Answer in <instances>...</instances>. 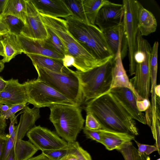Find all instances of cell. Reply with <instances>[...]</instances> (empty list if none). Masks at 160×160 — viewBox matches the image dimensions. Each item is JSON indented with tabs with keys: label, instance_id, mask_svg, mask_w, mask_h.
<instances>
[{
	"label": "cell",
	"instance_id": "b9f144b4",
	"mask_svg": "<svg viewBox=\"0 0 160 160\" xmlns=\"http://www.w3.org/2000/svg\"><path fill=\"white\" fill-rule=\"evenodd\" d=\"M14 140L10 136L9 138L6 149L1 160H7L10 152L13 148Z\"/></svg>",
	"mask_w": 160,
	"mask_h": 160
},
{
	"label": "cell",
	"instance_id": "d4e9b609",
	"mask_svg": "<svg viewBox=\"0 0 160 160\" xmlns=\"http://www.w3.org/2000/svg\"><path fill=\"white\" fill-rule=\"evenodd\" d=\"M13 149L16 160H28L38 150L30 142L15 140Z\"/></svg>",
	"mask_w": 160,
	"mask_h": 160
},
{
	"label": "cell",
	"instance_id": "f5cc1de1",
	"mask_svg": "<svg viewBox=\"0 0 160 160\" xmlns=\"http://www.w3.org/2000/svg\"><path fill=\"white\" fill-rule=\"evenodd\" d=\"M155 93L156 96L160 97V86L159 84L157 85L155 90Z\"/></svg>",
	"mask_w": 160,
	"mask_h": 160
},
{
	"label": "cell",
	"instance_id": "c3c4849f",
	"mask_svg": "<svg viewBox=\"0 0 160 160\" xmlns=\"http://www.w3.org/2000/svg\"><path fill=\"white\" fill-rule=\"evenodd\" d=\"M7 84V80H4L0 76V92H2L5 88Z\"/></svg>",
	"mask_w": 160,
	"mask_h": 160
},
{
	"label": "cell",
	"instance_id": "d6986e66",
	"mask_svg": "<svg viewBox=\"0 0 160 160\" xmlns=\"http://www.w3.org/2000/svg\"><path fill=\"white\" fill-rule=\"evenodd\" d=\"M101 143L109 151L118 149L124 144L135 140L134 136L128 133L103 128L100 129Z\"/></svg>",
	"mask_w": 160,
	"mask_h": 160
},
{
	"label": "cell",
	"instance_id": "f907efd6",
	"mask_svg": "<svg viewBox=\"0 0 160 160\" xmlns=\"http://www.w3.org/2000/svg\"><path fill=\"white\" fill-rule=\"evenodd\" d=\"M11 106L5 104H0V111L1 112H6Z\"/></svg>",
	"mask_w": 160,
	"mask_h": 160
},
{
	"label": "cell",
	"instance_id": "d6a6232c",
	"mask_svg": "<svg viewBox=\"0 0 160 160\" xmlns=\"http://www.w3.org/2000/svg\"><path fill=\"white\" fill-rule=\"evenodd\" d=\"M42 153L51 160H62L69 152L67 147L52 150L42 151Z\"/></svg>",
	"mask_w": 160,
	"mask_h": 160
},
{
	"label": "cell",
	"instance_id": "7402d4cb",
	"mask_svg": "<svg viewBox=\"0 0 160 160\" xmlns=\"http://www.w3.org/2000/svg\"><path fill=\"white\" fill-rule=\"evenodd\" d=\"M138 27L141 35L147 36L156 31L157 23L153 14L140 4L138 12Z\"/></svg>",
	"mask_w": 160,
	"mask_h": 160
},
{
	"label": "cell",
	"instance_id": "9a60e30c",
	"mask_svg": "<svg viewBox=\"0 0 160 160\" xmlns=\"http://www.w3.org/2000/svg\"><path fill=\"white\" fill-rule=\"evenodd\" d=\"M104 33L108 43L115 55L121 49L122 59L128 51L127 43L124 33L123 21L118 24L106 27L101 29Z\"/></svg>",
	"mask_w": 160,
	"mask_h": 160
},
{
	"label": "cell",
	"instance_id": "44dd1931",
	"mask_svg": "<svg viewBox=\"0 0 160 160\" xmlns=\"http://www.w3.org/2000/svg\"><path fill=\"white\" fill-rule=\"evenodd\" d=\"M26 54L31 59L34 66H37L52 72L63 74H68L73 71L63 65L62 59L37 54Z\"/></svg>",
	"mask_w": 160,
	"mask_h": 160
},
{
	"label": "cell",
	"instance_id": "4316f807",
	"mask_svg": "<svg viewBox=\"0 0 160 160\" xmlns=\"http://www.w3.org/2000/svg\"><path fill=\"white\" fill-rule=\"evenodd\" d=\"M84 12L89 24L94 25L101 8L111 2L107 0H83Z\"/></svg>",
	"mask_w": 160,
	"mask_h": 160
},
{
	"label": "cell",
	"instance_id": "e0dca14e",
	"mask_svg": "<svg viewBox=\"0 0 160 160\" xmlns=\"http://www.w3.org/2000/svg\"><path fill=\"white\" fill-rule=\"evenodd\" d=\"M40 14L64 18L72 15L64 0H31Z\"/></svg>",
	"mask_w": 160,
	"mask_h": 160
},
{
	"label": "cell",
	"instance_id": "db71d44e",
	"mask_svg": "<svg viewBox=\"0 0 160 160\" xmlns=\"http://www.w3.org/2000/svg\"><path fill=\"white\" fill-rule=\"evenodd\" d=\"M0 56L3 57L4 56L3 48L1 42H0Z\"/></svg>",
	"mask_w": 160,
	"mask_h": 160
},
{
	"label": "cell",
	"instance_id": "8d00e7d4",
	"mask_svg": "<svg viewBox=\"0 0 160 160\" xmlns=\"http://www.w3.org/2000/svg\"><path fill=\"white\" fill-rule=\"evenodd\" d=\"M160 120L156 118L154 126L151 127L154 139L156 141L155 146L158 149V151L160 154Z\"/></svg>",
	"mask_w": 160,
	"mask_h": 160
},
{
	"label": "cell",
	"instance_id": "9c48e42d",
	"mask_svg": "<svg viewBox=\"0 0 160 160\" xmlns=\"http://www.w3.org/2000/svg\"><path fill=\"white\" fill-rule=\"evenodd\" d=\"M141 3L136 0H124L123 19L124 33L126 39L128 52L129 72L134 75L135 64L134 56L136 36L138 31V12Z\"/></svg>",
	"mask_w": 160,
	"mask_h": 160
},
{
	"label": "cell",
	"instance_id": "cb8c5ba5",
	"mask_svg": "<svg viewBox=\"0 0 160 160\" xmlns=\"http://www.w3.org/2000/svg\"><path fill=\"white\" fill-rule=\"evenodd\" d=\"M158 49L156 47L152 48L150 61V70L151 77L150 93L151 94L152 104L151 105L152 121V124H155L156 120V98L155 92L157 82L158 72Z\"/></svg>",
	"mask_w": 160,
	"mask_h": 160
},
{
	"label": "cell",
	"instance_id": "5b68a950",
	"mask_svg": "<svg viewBox=\"0 0 160 160\" xmlns=\"http://www.w3.org/2000/svg\"><path fill=\"white\" fill-rule=\"evenodd\" d=\"M113 58L87 71H75L80 81L84 102H87L110 91Z\"/></svg>",
	"mask_w": 160,
	"mask_h": 160
},
{
	"label": "cell",
	"instance_id": "1f68e13d",
	"mask_svg": "<svg viewBox=\"0 0 160 160\" xmlns=\"http://www.w3.org/2000/svg\"><path fill=\"white\" fill-rule=\"evenodd\" d=\"M68 143L69 151L75 154L78 160H92L90 154L84 150L78 142Z\"/></svg>",
	"mask_w": 160,
	"mask_h": 160
},
{
	"label": "cell",
	"instance_id": "60d3db41",
	"mask_svg": "<svg viewBox=\"0 0 160 160\" xmlns=\"http://www.w3.org/2000/svg\"><path fill=\"white\" fill-rule=\"evenodd\" d=\"M9 32V30L3 16L0 15V37H2Z\"/></svg>",
	"mask_w": 160,
	"mask_h": 160
},
{
	"label": "cell",
	"instance_id": "484cf974",
	"mask_svg": "<svg viewBox=\"0 0 160 160\" xmlns=\"http://www.w3.org/2000/svg\"><path fill=\"white\" fill-rule=\"evenodd\" d=\"M26 14V0H7L2 15H10L22 20L25 23Z\"/></svg>",
	"mask_w": 160,
	"mask_h": 160
},
{
	"label": "cell",
	"instance_id": "277c9868",
	"mask_svg": "<svg viewBox=\"0 0 160 160\" xmlns=\"http://www.w3.org/2000/svg\"><path fill=\"white\" fill-rule=\"evenodd\" d=\"M50 108L49 120L58 135L68 143L76 141L85 122L80 106L56 105Z\"/></svg>",
	"mask_w": 160,
	"mask_h": 160
},
{
	"label": "cell",
	"instance_id": "ab89813d",
	"mask_svg": "<svg viewBox=\"0 0 160 160\" xmlns=\"http://www.w3.org/2000/svg\"><path fill=\"white\" fill-rule=\"evenodd\" d=\"M151 106L149 99H144L142 100H137V106L138 110L141 112L146 111Z\"/></svg>",
	"mask_w": 160,
	"mask_h": 160
},
{
	"label": "cell",
	"instance_id": "f6af8a7d",
	"mask_svg": "<svg viewBox=\"0 0 160 160\" xmlns=\"http://www.w3.org/2000/svg\"><path fill=\"white\" fill-rule=\"evenodd\" d=\"M7 126L6 120L2 118L0 111V134L4 133Z\"/></svg>",
	"mask_w": 160,
	"mask_h": 160
},
{
	"label": "cell",
	"instance_id": "8992f818",
	"mask_svg": "<svg viewBox=\"0 0 160 160\" xmlns=\"http://www.w3.org/2000/svg\"><path fill=\"white\" fill-rule=\"evenodd\" d=\"M34 67L38 74V80L45 83L80 106L83 101L82 94L80 81L75 71L63 74Z\"/></svg>",
	"mask_w": 160,
	"mask_h": 160
},
{
	"label": "cell",
	"instance_id": "74e56055",
	"mask_svg": "<svg viewBox=\"0 0 160 160\" xmlns=\"http://www.w3.org/2000/svg\"><path fill=\"white\" fill-rule=\"evenodd\" d=\"M83 132L86 137L88 138L95 140L96 142L101 143V132L100 129L92 130L83 127Z\"/></svg>",
	"mask_w": 160,
	"mask_h": 160
},
{
	"label": "cell",
	"instance_id": "83f0119b",
	"mask_svg": "<svg viewBox=\"0 0 160 160\" xmlns=\"http://www.w3.org/2000/svg\"><path fill=\"white\" fill-rule=\"evenodd\" d=\"M117 150L122 154L125 160H150L148 155L144 154L139 155L138 149L133 145L132 142L124 144Z\"/></svg>",
	"mask_w": 160,
	"mask_h": 160
},
{
	"label": "cell",
	"instance_id": "ac0fdd59",
	"mask_svg": "<svg viewBox=\"0 0 160 160\" xmlns=\"http://www.w3.org/2000/svg\"><path fill=\"white\" fill-rule=\"evenodd\" d=\"M121 52V49H119L113 58L110 90L119 87L128 88L133 92L137 100H142L143 99L138 94L131 83L123 65Z\"/></svg>",
	"mask_w": 160,
	"mask_h": 160
},
{
	"label": "cell",
	"instance_id": "d590c367",
	"mask_svg": "<svg viewBox=\"0 0 160 160\" xmlns=\"http://www.w3.org/2000/svg\"><path fill=\"white\" fill-rule=\"evenodd\" d=\"M134 140L138 147V152L139 155L144 154L149 155L154 152L158 151V149L155 145L141 144L135 140Z\"/></svg>",
	"mask_w": 160,
	"mask_h": 160
},
{
	"label": "cell",
	"instance_id": "ffe728a7",
	"mask_svg": "<svg viewBox=\"0 0 160 160\" xmlns=\"http://www.w3.org/2000/svg\"><path fill=\"white\" fill-rule=\"evenodd\" d=\"M40 117L39 108L34 107L31 108L26 105L20 116L19 124L15 126V140L22 139L28 131L35 126V122Z\"/></svg>",
	"mask_w": 160,
	"mask_h": 160
},
{
	"label": "cell",
	"instance_id": "4dcf8cb0",
	"mask_svg": "<svg viewBox=\"0 0 160 160\" xmlns=\"http://www.w3.org/2000/svg\"><path fill=\"white\" fill-rule=\"evenodd\" d=\"M45 26L48 33L47 40L58 53L63 56L67 54L65 47L58 37L50 28Z\"/></svg>",
	"mask_w": 160,
	"mask_h": 160
},
{
	"label": "cell",
	"instance_id": "ba28073f",
	"mask_svg": "<svg viewBox=\"0 0 160 160\" xmlns=\"http://www.w3.org/2000/svg\"><path fill=\"white\" fill-rule=\"evenodd\" d=\"M152 49L140 46L135 50L134 58L135 64L134 77L130 81L138 94L142 99H149L150 93V61Z\"/></svg>",
	"mask_w": 160,
	"mask_h": 160
},
{
	"label": "cell",
	"instance_id": "f1b7e54d",
	"mask_svg": "<svg viewBox=\"0 0 160 160\" xmlns=\"http://www.w3.org/2000/svg\"><path fill=\"white\" fill-rule=\"evenodd\" d=\"M64 1L72 13V16L88 24L83 5V0H68Z\"/></svg>",
	"mask_w": 160,
	"mask_h": 160
},
{
	"label": "cell",
	"instance_id": "6da1fadb",
	"mask_svg": "<svg viewBox=\"0 0 160 160\" xmlns=\"http://www.w3.org/2000/svg\"><path fill=\"white\" fill-rule=\"evenodd\" d=\"M85 109L87 114H92L104 128L138 135L134 120L109 92L87 102Z\"/></svg>",
	"mask_w": 160,
	"mask_h": 160
},
{
	"label": "cell",
	"instance_id": "7bdbcfd3",
	"mask_svg": "<svg viewBox=\"0 0 160 160\" xmlns=\"http://www.w3.org/2000/svg\"><path fill=\"white\" fill-rule=\"evenodd\" d=\"M63 65L68 68L71 66L74 67L75 60L74 57L69 54L65 55L62 59Z\"/></svg>",
	"mask_w": 160,
	"mask_h": 160
},
{
	"label": "cell",
	"instance_id": "7dc6e473",
	"mask_svg": "<svg viewBox=\"0 0 160 160\" xmlns=\"http://www.w3.org/2000/svg\"><path fill=\"white\" fill-rule=\"evenodd\" d=\"M28 160H51L42 153L33 157H31Z\"/></svg>",
	"mask_w": 160,
	"mask_h": 160
},
{
	"label": "cell",
	"instance_id": "5bb4252c",
	"mask_svg": "<svg viewBox=\"0 0 160 160\" xmlns=\"http://www.w3.org/2000/svg\"><path fill=\"white\" fill-rule=\"evenodd\" d=\"M28 103L26 90L23 83L12 78L7 80L4 89L0 92V104L12 106Z\"/></svg>",
	"mask_w": 160,
	"mask_h": 160
},
{
	"label": "cell",
	"instance_id": "11a10c76",
	"mask_svg": "<svg viewBox=\"0 0 160 160\" xmlns=\"http://www.w3.org/2000/svg\"><path fill=\"white\" fill-rule=\"evenodd\" d=\"M4 64L1 60H0V73L2 71L4 68Z\"/></svg>",
	"mask_w": 160,
	"mask_h": 160
},
{
	"label": "cell",
	"instance_id": "7c38bea8",
	"mask_svg": "<svg viewBox=\"0 0 160 160\" xmlns=\"http://www.w3.org/2000/svg\"><path fill=\"white\" fill-rule=\"evenodd\" d=\"M18 38L24 54H37L62 59L64 56L58 53L46 39H37L29 38L22 35Z\"/></svg>",
	"mask_w": 160,
	"mask_h": 160
},
{
	"label": "cell",
	"instance_id": "52a82bcc",
	"mask_svg": "<svg viewBox=\"0 0 160 160\" xmlns=\"http://www.w3.org/2000/svg\"><path fill=\"white\" fill-rule=\"evenodd\" d=\"M23 84L28 103L36 108L61 104L78 106L48 84L37 79L28 80Z\"/></svg>",
	"mask_w": 160,
	"mask_h": 160
},
{
	"label": "cell",
	"instance_id": "ee69618b",
	"mask_svg": "<svg viewBox=\"0 0 160 160\" xmlns=\"http://www.w3.org/2000/svg\"><path fill=\"white\" fill-rule=\"evenodd\" d=\"M23 112V109L19 112L18 114L16 115H15L13 117L11 118L10 119V123L9 128V135H11L13 131H14L15 128V126H14L15 124H17L18 123V121L17 119V117L20 114H22Z\"/></svg>",
	"mask_w": 160,
	"mask_h": 160
},
{
	"label": "cell",
	"instance_id": "8fae6325",
	"mask_svg": "<svg viewBox=\"0 0 160 160\" xmlns=\"http://www.w3.org/2000/svg\"><path fill=\"white\" fill-rule=\"evenodd\" d=\"M26 14L24 27L21 35L37 39L48 37L46 28L40 14L31 0H26Z\"/></svg>",
	"mask_w": 160,
	"mask_h": 160
},
{
	"label": "cell",
	"instance_id": "681fc988",
	"mask_svg": "<svg viewBox=\"0 0 160 160\" xmlns=\"http://www.w3.org/2000/svg\"><path fill=\"white\" fill-rule=\"evenodd\" d=\"M7 0H0V15H2L4 8Z\"/></svg>",
	"mask_w": 160,
	"mask_h": 160
},
{
	"label": "cell",
	"instance_id": "30bf717a",
	"mask_svg": "<svg viewBox=\"0 0 160 160\" xmlns=\"http://www.w3.org/2000/svg\"><path fill=\"white\" fill-rule=\"evenodd\" d=\"M26 134L30 142L42 151L62 149L68 146V142L56 133L40 125L34 126Z\"/></svg>",
	"mask_w": 160,
	"mask_h": 160
},
{
	"label": "cell",
	"instance_id": "f35d334b",
	"mask_svg": "<svg viewBox=\"0 0 160 160\" xmlns=\"http://www.w3.org/2000/svg\"><path fill=\"white\" fill-rule=\"evenodd\" d=\"M9 134L5 133L0 134V160H1L5 151Z\"/></svg>",
	"mask_w": 160,
	"mask_h": 160
},
{
	"label": "cell",
	"instance_id": "603a6c76",
	"mask_svg": "<svg viewBox=\"0 0 160 160\" xmlns=\"http://www.w3.org/2000/svg\"><path fill=\"white\" fill-rule=\"evenodd\" d=\"M3 48L4 56L1 60L3 63L8 62L17 55L23 53L18 36L9 33L0 39Z\"/></svg>",
	"mask_w": 160,
	"mask_h": 160
},
{
	"label": "cell",
	"instance_id": "7a4b0ae2",
	"mask_svg": "<svg viewBox=\"0 0 160 160\" xmlns=\"http://www.w3.org/2000/svg\"><path fill=\"white\" fill-rule=\"evenodd\" d=\"M40 16L44 25L50 28L62 42L67 54L74 57L75 60L74 67L77 70L86 72L104 64L113 58L114 56L102 59L95 58L69 33L65 20L41 14Z\"/></svg>",
	"mask_w": 160,
	"mask_h": 160
},
{
	"label": "cell",
	"instance_id": "3957f363",
	"mask_svg": "<svg viewBox=\"0 0 160 160\" xmlns=\"http://www.w3.org/2000/svg\"><path fill=\"white\" fill-rule=\"evenodd\" d=\"M64 18L69 33L95 58L102 59L114 56L104 33L97 26L85 23L71 15Z\"/></svg>",
	"mask_w": 160,
	"mask_h": 160
},
{
	"label": "cell",
	"instance_id": "836d02e7",
	"mask_svg": "<svg viewBox=\"0 0 160 160\" xmlns=\"http://www.w3.org/2000/svg\"><path fill=\"white\" fill-rule=\"evenodd\" d=\"M26 103H22L11 106L6 112L1 113L2 118L6 120L10 119L14 116L18 112L23 109L26 106Z\"/></svg>",
	"mask_w": 160,
	"mask_h": 160
},
{
	"label": "cell",
	"instance_id": "9f6ffc18",
	"mask_svg": "<svg viewBox=\"0 0 160 160\" xmlns=\"http://www.w3.org/2000/svg\"><path fill=\"white\" fill-rule=\"evenodd\" d=\"M157 160H160V158H159L158 159H157Z\"/></svg>",
	"mask_w": 160,
	"mask_h": 160
},
{
	"label": "cell",
	"instance_id": "e575fe53",
	"mask_svg": "<svg viewBox=\"0 0 160 160\" xmlns=\"http://www.w3.org/2000/svg\"><path fill=\"white\" fill-rule=\"evenodd\" d=\"M85 127L92 130H98L104 128L97 119L90 113L87 114Z\"/></svg>",
	"mask_w": 160,
	"mask_h": 160
},
{
	"label": "cell",
	"instance_id": "bcb514c9",
	"mask_svg": "<svg viewBox=\"0 0 160 160\" xmlns=\"http://www.w3.org/2000/svg\"><path fill=\"white\" fill-rule=\"evenodd\" d=\"M62 160H78L77 157L73 153L70 152Z\"/></svg>",
	"mask_w": 160,
	"mask_h": 160
},
{
	"label": "cell",
	"instance_id": "f546056e",
	"mask_svg": "<svg viewBox=\"0 0 160 160\" xmlns=\"http://www.w3.org/2000/svg\"><path fill=\"white\" fill-rule=\"evenodd\" d=\"M10 33L18 36L21 34L24 23L20 19L10 15H3Z\"/></svg>",
	"mask_w": 160,
	"mask_h": 160
},
{
	"label": "cell",
	"instance_id": "4fadbf2b",
	"mask_svg": "<svg viewBox=\"0 0 160 160\" xmlns=\"http://www.w3.org/2000/svg\"><path fill=\"white\" fill-rule=\"evenodd\" d=\"M109 92L115 96L133 119L147 124L145 115L138 110L137 98L131 90L127 88L119 87L113 88Z\"/></svg>",
	"mask_w": 160,
	"mask_h": 160
},
{
	"label": "cell",
	"instance_id": "816d5d0a",
	"mask_svg": "<svg viewBox=\"0 0 160 160\" xmlns=\"http://www.w3.org/2000/svg\"><path fill=\"white\" fill-rule=\"evenodd\" d=\"M7 160H16L13 147L11 150Z\"/></svg>",
	"mask_w": 160,
	"mask_h": 160
},
{
	"label": "cell",
	"instance_id": "2e32d148",
	"mask_svg": "<svg viewBox=\"0 0 160 160\" xmlns=\"http://www.w3.org/2000/svg\"><path fill=\"white\" fill-rule=\"evenodd\" d=\"M124 9L122 4L111 2L102 7L96 16L94 24L100 29L123 21Z\"/></svg>",
	"mask_w": 160,
	"mask_h": 160
}]
</instances>
